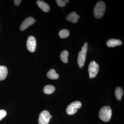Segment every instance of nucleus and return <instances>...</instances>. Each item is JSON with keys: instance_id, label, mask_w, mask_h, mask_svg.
Instances as JSON below:
<instances>
[{"instance_id": "1", "label": "nucleus", "mask_w": 124, "mask_h": 124, "mask_svg": "<svg viewBox=\"0 0 124 124\" xmlns=\"http://www.w3.org/2000/svg\"><path fill=\"white\" fill-rule=\"evenodd\" d=\"M112 114V110L110 107L105 106L100 109L99 113L100 119L104 122H108L110 121Z\"/></svg>"}, {"instance_id": "2", "label": "nucleus", "mask_w": 124, "mask_h": 124, "mask_svg": "<svg viewBox=\"0 0 124 124\" xmlns=\"http://www.w3.org/2000/svg\"><path fill=\"white\" fill-rule=\"evenodd\" d=\"M106 10V5L103 1H100L97 2L94 6L93 14L96 18L100 19L103 16Z\"/></svg>"}, {"instance_id": "3", "label": "nucleus", "mask_w": 124, "mask_h": 124, "mask_svg": "<svg viewBox=\"0 0 124 124\" xmlns=\"http://www.w3.org/2000/svg\"><path fill=\"white\" fill-rule=\"evenodd\" d=\"M88 46V43L85 42L84 45V46L81 48V51H80L78 54L77 60L78 64L79 67L81 69H82L84 65L86 59Z\"/></svg>"}, {"instance_id": "4", "label": "nucleus", "mask_w": 124, "mask_h": 124, "mask_svg": "<svg viewBox=\"0 0 124 124\" xmlns=\"http://www.w3.org/2000/svg\"><path fill=\"white\" fill-rule=\"evenodd\" d=\"M99 65L95 61L90 62L88 68L90 78L92 79L96 77L99 70Z\"/></svg>"}, {"instance_id": "5", "label": "nucleus", "mask_w": 124, "mask_h": 124, "mask_svg": "<svg viewBox=\"0 0 124 124\" xmlns=\"http://www.w3.org/2000/svg\"><path fill=\"white\" fill-rule=\"evenodd\" d=\"M82 104L79 101H76L71 103L68 106L66 109V112L69 115H72L75 114L77 111L78 109L81 107Z\"/></svg>"}, {"instance_id": "6", "label": "nucleus", "mask_w": 124, "mask_h": 124, "mask_svg": "<svg viewBox=\"0 0 124 124\" xmlns=\"http://www.w3.org/2000/svg\"><path fill=\"white\" fill-rule=\"evenodd\" d=\"M50 114L48 111H43L40 113L38 118L39 124H48L50 121Z\"/></svg>"}, {"instance_id": "7", "label": "nucleus", "mask_w": 124, "mask_h": 124, "mask_svg": "<svg viewBox=\"0 0 124 124\" xmlns=\"http://www.w3.org/2000/svg\"><path fill=\"white\" fill-rule=\"evenodd\" d=\"M37 42L35 38L32 36H30L27 41L26 46L28 51L33 53L36 48Z\"/></svg>"}, {"instance_id": "8", "label": "nucleus", "mask_w": 124, "mask_h": 124, "mask_svg": "<svg viewBox=\"0 0 124 124\" xmlns=\"http://www.w3.org/2000/svg\"><path fill=\"white\" fill-rule=\"evenodd\" d=\"M35 20L32 17H28L24 19L20 26V29L22 31H24L27 28L35 23Z\"/></svg>"}, {"instance_id": "9", "label": "nucleus", "mask_w": 124, "mask_h": 124, "mask_svg": "<svg viewBox=\"0 0 124 124\" xmlns=\"http://www.w3.org/2000/svg\"><path fill=\"white\" fill-rule=\"evenodd\" d=\"M80 17L77 14L75 11H73L67 16L66 19L68 22H71L73 23H76L78 22V18Z\"/></svg>"}, {"instance_id": "10", "label": "nucleus", "mask_w": 124, "mask_h": 124, "mask_svg": "<svg viewBox=\"0 0 124 124\" xmlns=\"http://www.w3.org/2000/svg\"><path fill=\"white\" fill-rule=\"evenodd\" d=\"M107 46L109 47H115L117 46H121L122 44V42L119 39L112 38L108 40L107 42Z\"/></svg>"}, {"instance_id": "11", "label": "nucleus", "mask_w": 124, "mask_h": 124, "mask_svg": "<svg viewBox=\"0 0 124 124\" xmlns=\"http://www.w3.org/2000/svg\"><path fill=\"white\" fill-rule=\"evenodd\" d=\"M36 2L38 7L44 12L47 13L49 11L50 8L49 6L47 3L39 0H37Z\"/></svg>"}, {"instance_id": "12", "label": "nucleus", "mask_w": 124, "mask_h": 124, "mask_svg": "<svg viewBox=\"0 0 124 124\" xmlns=\"http://www.w3.org/2000/svg\"><path fill=\"white\" fill-rule=\"evenodd\" d=\"M8 74V69L5 66H0V81L4 80Z\"/></svg>"}, {"instance_id": "13", "label": "nucleus", "mask_w": 124, "mask_h": 124, "mask_svg": "<svg viewBox=\"0 0 124 124\" xmlns=\"http://www.w3.org/2000/svg\"><path fill=\"white\" fill-rule=\"evenodd\" d=\"M47 77L52 80H56L59 77L58 74L56 73L54 69H51L47 72L46 74Z\"/></svg>"}, {"instance_id": "14", "label": "nucleus", "mask_w": 124, "mask_h": 124, "mask_svg": "<svg viewBox=\"0 0 124 124\" xmlns=\"http://www.w3.org/2000/svg\"><path fill=\"white\" fill-rule=\"evenodd\" d=\"M115 93V95L117 100L118 101L121 100L124 93V92L122 88L120 87H117L116 89Z\"/></svg>"}, {"instance_id": "15", "label": "nucleus", "mask_w": 124, "mask_h": 124, "mask_svg": "<svg viewBox=\"0 0 124 124\" xmlns=\"http://www.w3.org/2000/svg\"><path fill=\"white\" fill-rule=\"evenodd\" d=\"M55 88L53 85H48L45 86L44 88V93L46 94H50L54 92Z\"/></svg>"}, {"instance_id": "16", "label": "nucleus", "mask_w": 124, "mask_h": 124, "mask_svg": "<svg viewBox=\"0 0 124 124\" xmlns=\"http://www.w3.org/2000/svg\"><path fill=\"white\" fill-rule=\"evenodd\" d=\"M69 53L67 50H64L62 51L60 54V58L61 60L64 63H67L68 62V57Z\"/></svg>"}, {"instance_id": "17", "label": "nucleus", "mask_w": 124, "mask_h": 124, "mask_svg": "<svg viewBox=\"0 0 124 124\" xmlns=\"http://www.w3.org/2000/svg\"><path fill=\"white\" fill-rule=\"evenodd\" d=\"M70 35V32L69 30L67 29H63L59 31V36L60 38L62 39L66 38L69 36Z\"/></svg>"}, {"instance_id": "18", "label": "nucleus", "mask_w": 124, "mask_h": 124, "mask_svg": "<svg viewBox=\"0 0 124 124\" xmlns=\"http://www.w3.org/2000/svg\"><path fill=\"white\" fill-rule=\"evenodd\" d=\"M56 3H57L58 5L60 7H64L66 6V3H68L69 2V0H56L55 1Z\"/></svg>"}, {"instance_id": "19", "label": "nucleus", "mask_w": 124, "mask_h": 124, "mask_svg": "<svg viewBox=\"0 0 124 124\" xmlns=\"http://www.w3.org/2000/svg\"><path fill=\"white\" fill-rule=\"evenodd\" d=\"M7 113L5 110H0V121L3 119L6 115Z\"/></svg>"}, {"instance_id": "20", "label": "nucleus", "mask_w": 124, "mask_h": 124, "mask_svg": "<svg viewBox=\"0 0 124 124\" xmlns=\"http://www.w3.org/2000/svg\"><path fill=\"white\" fill-rule=\"evenodd\" d=\"M15 5L17 6H18L20 4V3L22 2V0H14V1Z\"/></svg>"}, {"instance_id": "21", "label": "nucleus", "mask_w": 124, "mask_h": 124, "mask_svg": "<svg viewBox=\"0 0 124 124\" xmlns=\"http://www.w3.org/2000/svg\"><path fill=\"white\" fill-rule=\"evenodd\" d=\"M50 118H52V116L51 115H50Z\"/></svg>"}]
</instances>
